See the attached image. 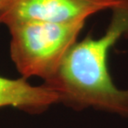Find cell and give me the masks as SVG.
Masks as SVG:
<instances>
[{"label":"cell","mask_w":128,"mask_h":128,"mask_svg":"<svg viewBox=\"0 0 128 128\" xmlns=\"http://www.w3.org/2000/svg\"><path fill=\"white\" fill-rule=\"evenodd\" d=\"M111 21L102 37H86L68 50L57 72L43 85L75 109L104 110L128 116V89L115 86L108 70V55L121 38H128V0L112 9Z\"/></svg>","instance_id":"6da1fadb"},{"label":"cell","mask_w":128,"mask_h":128,"mask_svg":"<svg viewBox=\"0 0 128 128\" xmlns=\"http://www.w3.org/2000/svg\"><path fill=\"white\" fill-rule=\"evenodd\" d=\"M85 22L29 21L8 27L10 56L22 78L39 76L44 81L52 78Z\"/></svg>","instance_id":"7a4b0ae2"},{"label":"cell","mask_w":128,"mask_h":128,"mask_svg":"<svg viewBox=\"0 0 128 128\" xmlns=\"http://www.w3.org/2000/svg\"><path fill=\"white\" fill-rule=\"evenodd\" d=\"M122 0H4L0 24L8 28L22 22H70L86 20L105 9H112Z\"/></svg>","instance_id":"3957f363"},{"label":"cell","mask_w":128,"mask_h":128,"mask_svg":"<svg viewBox=\"0 0 128 128\" xmlns=\"http://www.w3.org/2000/svg\"><path fill=\"white\" fill-rule=\"evenodd\" d=\"M24 78L9 79L0 76V108L12 106L31 114L44 112L59 102V96L45 85L32 86Z\"/></svg>","instance_id":"277c9868"},{"label":"cell","mask_w":128,"mask_h":128,"mask_svg":"<svg viewBox=\"0 0 128 128\" xmlns=\"http://www.w3.org/2000/svg\"><path fill=\"white\" fill-rule=\"evenodd\" d=\"M4 0H0V8H1L2 5V4H4Z\"/></svg>","instance_id":"5b68a950"}]
</instances>
